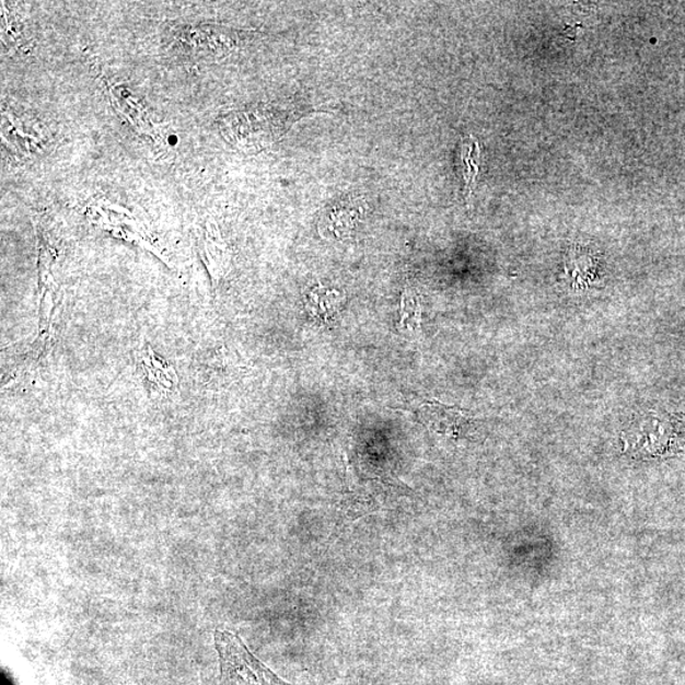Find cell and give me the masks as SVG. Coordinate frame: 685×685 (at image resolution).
Wrapping results in <instances>:
<instances>
[{
    "label": "cell",
    "instance_id": "1",
    "mask_svg": "<svg viewBox=\"0 0 685 685\" xmlns=\"http://www.w3.org/2000/svg\"><path fill=\"white\" fill-rule=\"evenodd\" d=\"M214 645L220 658L219 685H291L263 665L233 632H214Z\"/></svg>",
    "mask_w": 685,
    "mask_h": 685
},
{
    "label": "cell",
    "instance_id": "2",
    "mask_svg": "<svg viewBox=\"0 0 685 685\" xmlns=\"http://www.w3.org/2000/svg\"><path fill=\"white\" fill-rule=\"evenodd\" d=\"M417 416L433 433L451 438L466 434L474 425L472 414L440 402L421 403Z\"/></svg>",
    "mask_w": 685,
    "mask_h": 685
},
{
    "label": "cell",
    "instance_id": "3",
    "mask_svg": "<svg viewBox=\"0 0 685 685\" xmlns=\"http://www.w3.org/2000/svg\"><path fill=\"white\" fill-rule=\"evenodd\" d=\"M140 364L148 390L154 397H171L178 392V376L170 363L156 357L149 345L141 346Z\"/></svg>",
    "mask_w": 685,
    "mask_h": 685
},
{
    "label": "cell",
    "instance_id": "4",
    "mask_svg": "<svg viewBox=\"0 0 685 685\" xmlns=\"http://www.w3.org/2000/svg\"><path fill=\"white\" fill-rule=\"evenodd\" d=\"M364 212L361 201H340L325 211L318 224L321 234L326 237L340 239L352 234L357 222H360Z\"/></svg>",
    "mask_w": 685,
    "mask_h": 685
},
{
    "label": "cell",
    "instance_id": "5",
    "mask_svg": "<svg viewBox=\"0 0 685 685\" xmlns=\"http://www.w3.org/2000/svg\"><path fill=\"white\" fill-rule=\"evenodd\" d=\"M460 154L462 166H464L465 193L468 200L469 195L474 193L476 175L479 173V142L473 137L462 139Z\"/></svg>",
    "mask_w": 685,
    "mask_h": 685
},
{
    "label": "cell",
    "instance_id": "6",
    "mask_svg": "<svg viewBox=\"0 0 685 685\" xmlns=\"http://www.w3.org/2000/svg\"><path fill=\"white\" fill-rule=\"evenodd\" d=\"M421 322V306L416 294L405 292L402 301V325L405 330L418 328Z\"/></svg>",
    "mask_w": 685,
    "mask_h": 685
},
{
    "label": "cell",
    "instance_id": "7",
    "mask_svg": "<svg viewBox=\"0 0 685 685\" xmlns=\"http://www.w3.org/2000/svg\"><path fill=\"white\" fill-rule=\"evenodd\" d=\"M579 26L580 25L568 27L567 31H565V34H567L569 38L576 37L577 36V31H578Z\"/></svg>",
    "mask_w": 685,
    "mask_h": 685
}]
</instances>
